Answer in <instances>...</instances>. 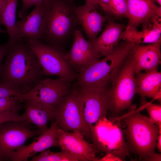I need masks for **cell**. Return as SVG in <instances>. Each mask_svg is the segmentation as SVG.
Returning a JSON list of instances; mask_svg holds the SVG:
<instances>
[{
	"instance_id": "cell-29",
	"label": "cell",
	"mask_w": 161,
	"mask_h": 161,
	"mask_svg": "<svg viewBox=\"0 0 161 161\" xmlns=\"http://www.w3.org/2000/svg\"><path fill=\"white\" fill-rule=\"evenodd\" d=\"M46 0H22V5L18 13V16L21 18L27 15L28 9L34 5L44 2Z\"/></svg>"
},
{
	"instance_id": "cell-18",
	"label": "cell",
	"mask_w": 161,
	"mask_h": 161,
	"mask_svg": "<svg viewBox=\"0 0 161 161\" xmlns=\"http://www.w3.org/2000/svg\"><path fill=\"white\" fill-rule=\"evenodd\" d=\"M44 14L43 2L35 5L31 13L22 20L16 21L17 31L20 40L30 42L40 40Z\"/></svg>"
},
{
	"instance_id": "cell-6",
	"label": "cell",
	"mask_w": 161,
	"mask_h": 161,
	"mask_svg": "<svg viewBox=\"0 0 161 161\" xmlns=\"http://www.w3.org/2000/svg\"><path fill=\"white\" fill-rule=\"evenodd\" d=\"M90 126L93 145L97 151L110 154L119 160L126 161L129 149L121 125L118 117L109 116Z\"/></svg>"
},
{
	"instance_id": "cell-32",
	"label": "cell",
	"mask_w": 161,
	"mask_h": 161,
	"mask_svg": "<svg viewBox=\"0 0 161 161\" xmlns=\"http://www.w3.org/2000/svg\"><path fill=\"white\" fill-rule=\"evenodd\" d=\"M161 155L160 154H157L154 153L148 156L144 161H161Z\"/></svg>"
},
{
	"instance_id": "cell-38",
	"label": "cell",
	"mask_w": 161,
	"mask_h": 161,
	"mask_svg": "<svg viewBox=\"0 0 161 161\" xmlns=\"http://www.w3.org/2000/svg\"><path fill=\"white\" fill-rule=\"evenodd\" d=\"M155 2H157L160 6L161 5V0H154Z\"/></svg>"
},
{
	"instance_id": "cell-20",
	"label": "cell",
	"mask_w": 161,
	"mask_h": 161,
	"mask_svg": "<svg viewBox=\"0 0 161 161\" xmlns=\"http://www.w3.org/2000/svg\"><path fill=\"white\" fill-rule=\"evenodd\" d=\"M125 28L124 24L116 23L110 18L101 35L90 41L101 56H105L110 53L118 44Z\"/></svg>"
},
{
	"instance_id": "cell-22",
	"label": "cell",
	"mask_w": 161,
	"mask_h": 161,
	"mask_svg": "<svg viewBox=\"0 0 161 161\" xmlns=\"http://www.w3.org/2000/svg\"><path fill=\"white\" fill-rule=\"evenodd\" d=\"M136 94L141 97H148L160 101L161 73L157 69L136 74Z\"/></svg>"
},
{
	"instance_id": "cell-14",
	"label": "cell",
	"mask_w": 161,
	"mask_h": 161,
	"mask_svg": "<svg viewBox=\"0 0 161 161\" xmlns=\"http://www.w3.org/2000/svg\"><path fill=\"white\" fill-rule=\"evenodd\" d=\"M58 121L52 122L50 127L28 145H23L11 154L10 160L27 161L28 158L38 152H41L52 147H59L57 139Z\"/></svg>"
},
{
	"instance_id": "cell-21",
	"label": "cell",
	"mask_w": 161,
	"mask_h": 161,
	"mask_svg": "<svg viewBox=\"0 0 161 161\" xmlns=\"http://www.w3.org/2000/svg\"><path fill=\"white\" fill-rule=\"evenodd\" d=\"M161 17L142 24L141 31L137 28L126 27L123 32L122 39L134 43H153L161 39Z\"/></svg>"
},
{
	"instance_id": "cell-7",
	"label": "cell",
	"mask_w": 161,
	"mask_h": 161,
	"mask_svg": "<svg viewBox=\"0 0 161 161\" xmlns=\"http://www.w3.org/2000/svg\"><path fill=\"white\" fill-rule=\"evenodd\" d=\"M58 128L66 132H80L84 137H92L91 129L84 117L83 103L78 89L70 88L55 108Z\"/></svg>"
},
{
	"instance_id": "cell-8",
	"label": "cell",
	"mask_w": 161,
	"mask_h": 161,
	"mask_svg": "<svg viewBox=\"0 0 161 161\" xmlns=\"http://www.w3.org/2000/svg\"><path fill=\"white\" fill-rule=\"evenodd\" d=\"M37 58L44 75H56L70 82L78 74L71 68L60 47L38 40L26 42Z\"/></svg>"
},
{
	"instance_id": "cell-11",
	"label": "cell",
	"mask_w": 161,
	"mask_h": 161,
	"mask_svg": "<svg viewBox=\"0 0 161 161\" xmlns=\"http://www.w3.org/2000/svg\"><path fill=\"white\" fill-rule=\"evenodd\" d=\"M79 87L78 89L83 103L85 118L89 126L106 118L109 106L107 89L92 86Z\"/></svg>"
},
{
	"instance_id": "cell-37",
	"label": "cell",
	"mask_w": 161,
	"mask_h": 161,
	"mask_svg": "<svg viewBox=\"0 0 161 161\" xmlns=\"http://www.w3.org/2000/svg\"><path fill=\"white\" fill-rule=\"evenodd\" d=\"M1 25L0 24V33H7V30H4L2 29L1 27Z\"/></svg>"
},
{
	"instance_id": "cell-2",
	"label": "cell",
	"mask_w": 161,
	"mask_h": 161,
	"mask_svg": "<svg viewBox=\"0 0 161 161\" xmlns=\"http://www.w3.org/2000/svg\"><path fill=\"white\" fill-rule=\"evenodd\" d=\"M41 39L47 44L60 45L74 33L80 24L75 0H46Z\"/></svg>"
},
{
	"instance_id": "cell-36",
	"label": "cell",
	"mask_w": 161,
	"mask_h": 161,
	"mask_svg": "<svg viewBox=\"0 0 161 161\" xmlns=\"http://www.w3.org/2000/svg\"><path fill=\"white\" fill-rule=\"evenodd\" d=\"M89 1H92L94 3H96V4L99 5L105 11V8L104 7V6L98 0H88Z\"/></svg>"
},
{
	"instance_id": "cell-35",
	"label": "cell",
	"mask_w": 161,
	"mask_h": 161,
	"mask_svg": "<svg viewBox=\"0 0 161 161\" xmlns=\"http://www.w3.org/2000/svg\"><path fill=\"white\" fill-rule=\"evenodd\" d=\"M98 0L104 6L105 8V11L106 12V10L107 6L108 4V3L109 2L110 0Z\"/></svg>"
},
{
	"instance_id": "cell-30",
	"label": "cell",
	"mask_w": 161,
	"mask_h": 161,
	"mask_svg": "<svg viewBox=\"0 0 161 161\" xmlns=\"http://www.w3.org/2000/svg\"><path fill=\"white\" fill-rule=\"evenodd\" d=\"M8 121L24 122L21 115L10 112L0 113V124Z\"/></svg>"
},
{
	"instance_id": "cell-33",
	"label": "cell",
	"mask_w": 161,
	"mask_h": 161,
	"mask_svg": "<svg viewBox=\"0 0 161 161\" xmlns=\"http://www.w3.org/2000/svg\"><path fill=\"white\" fill-rule=\"evenodd\" d=\"M157 146L158 149L161 152V134H159L157 140Z\"/></svg>"
},
{
	"instance_id": "cell-16",
	"label": "cell",
	"mask_w": 161,
	"mask_h": 161,
	"mask_svg": "<svg viewBox=\"0 0 161 161\" xmlns=\"http://www.w3.org/2000/svg\"><path fill=\"white\" fill-rule=\"evenodd\" d=\"M99 5L91 1L86 0L82 6H76L75 12L80 24L91 41L97 37L104 23L110 18L103 16L96 10Z\"/></svg>"
},
{
	"instance_id": "cell-12",
	"label": "cell",
	"mask_w": 161,
	"mask_h": 161,
	"mask_svg": "<svg viewBox=\"0 0 161 161\" xmlns=\"http://www.w3.org/2000/svg\"><path fill=\"white\" fill-rule=\"evenodd\" d=\"M57 139L61 151L80 159L81 161H99L97 151L93 144L88 142L83 134L78 131L66 132L58 129Z\"/></svg>"
},
{
	"instance_id": "cell-28",
	"label": "cell",
	"mask_w": 161,
	"mask_h": 161,
	"mask_svg": "<svg viewBox=\"0 0 161 161\" xmlns=\"http://www.w3.org/2000/svg\"><path fill=\"white\" fill-rule=\"evenodd\" d=\"M22 95L20 92L10 86L0 82V98Z\"/></svg>"
},
{
	"instance_id": "cell-3",
	"label": "cell",
	"mask_w": 161,
	"mask_h": 161,
	"mask_svg": "<svg viewBox=\"0 0 161 161\" xmlns=\"http://www.w3.org/2000/svg\"><path fill=\"white\" fill-rule=\"evenodd\" d=\"M134 107L118 118L121 125L129 153L144 161L155 152L159 135V127Z\"/></svg>"
},
{
	"instance_id": "cell-15",
	"label": "cell",
	"mask_w": 161,
	"mask_h": 161,
	"mask_svg": "<svg viewBox=\"0 0 161 161\" xmlns=\"http://www.w3.org/2000/svg\"><path fill=\"white\" fill-rule=\"evenodd\" d=\"M161 39L151 44H134L130 52L134 63L135 74L157 69L161 63Z\"/></svg>"
},
{
	"instance_id": "cell-5",
	"label": "cell",
	"mask_w": 161,
	"mask_h": 161,
	"mask_svg": "<svg viewBox=\"0 0 161 161\" xmlns=\"http://www.w3.org/2000/svg\"><path fill=\"white\" fill-rule=\"evenodd\" d=\"M134 63L130 52L108 89L110 117H119L122 112L136 107L132 101L136 93Z\"/></svg>"
},
{
	"instance_id": "cell-9",
	"label": "cell",
	"mask_w": 161,
	"mask_h": 161,
	"mask_svg": "<svg viewBox=\"0 0 161 161\" xmlns=\"http://www.w3.org/2000/svg\"><path fill=\"white\" fill-rule=\"evenodd\" d=\"M42 132L24 122L8 121L0 124V161L10 160L12 153L30 138Z\"/></svg>"
},
{
	"instance_id": "cell-25",
	"label": "cell",
	"mask_w": 161,
	"mask_h": 161,
	"mask_svg": "<svg viewBox=\"0 0 161 161\" xmlns=\"http://www.w3.org/2000/svg\"><path fill=\"white\" fill-rule=\"evenodd\" d=\"M106 12L117 17L128 18V13L126 0H110Z\"/></svg>"
},
{
	"instance_id": "cell-19",
	"label": "cell",
	"mask_w": 161,
	"mask_h": 161,
	"mask_svg": "<svg viewBox=\"0 0 161 161\" xmlns=\"http://www.w3.org/2000/svg\"><path fill=\"white\" fill-rule=\"evenodd\" d=\"M24 111L21 115L24 122L35 125L42 133L48 129L49 121L55 120L54 110L35 100L24 99Z\"/></svg>"
},
{
	"instance_id": "cell-23",
	"label": "cell",
	"mask_w": 161,
	"mask_h": 161,
	"mask_svg": "<svg viewBox=\"0 0 161 161\" xmlns=\"http://www.w3.org/2000/svg\"><path fill=\"white\" fill-rule=\"evenodd\" d=\"M18 0H7L0 16V24L6 27L9 36L7 42L11 45L20 40L16 26V14Z\"/></svg>"
},
{
	"instance_id": "cell-34",
	"label": "cell",
	"mask_w": 161,
	"mask_h": 161,
	"mask_svg": "<svg viewBox=\"0 0 161 161\" xmlns=\"http://www.w3.org/2000/svg\"><path fill=\"white\" fill-rule=\"evenodd\" d=\"M7 0H0V16Z\"/></svg>"
},
{
	"instance_id": "cell-27",
	"label": "cell",
	"mask_w": 161,
	"mask_h": 161,
	"mask_svg": "<svg viewBox=\"0 0 161 161\" xmlns=\"http://www.w3.org/2000/svg\"><path fill=\"white\" fill-rule=\"evenodd\" d=\"M140 109L145 108L149 116L150 121L158 126L161 124V106L147 102L145 97H141Z\"/></svg>"
},
{
	"instance_id": "cell-1",
	"label": "cell",
	"mask_w": 161,
	"mask_h": 161,
	"mask_svg": "<svg viewBox=\"0 0 161 161\" xmlns=\"http://www.w3.org/2000/svg\"><path fill=\"white\" fill-rule=\"evenodd\" d=\"M44 74L27 43L18 41L10 45L0 74V82L25 94L42 80Z\"/></svg>"
},
{
	"instance_id": "cell-31",
	"label": "cell",
	"mask_w": 161,
	"mask_h": 161,
	"mask_svg": "<svg viewBox=\"0 0 161 161\" xmlns=\"http://www.w3.org/2000/svg\"><path fill=\"white\" fill-rule=\"evenodd\" d=\"M10 47L7 43L4 45L0 44V74L2 69L3 62Z\"/></svg>"
},
{
	"instance_id": "cell-13",
	"label": "cell",
	"mask_w": 161,
	"mask_h": 161,
	"mask_svg": "<svg viewBox=\"0 0 161 161\" xmlns=\"http://www.w3.org/2000/svg\"><path fill=\"white\" fill-rule=\"evenodd\" d=\"M73 35L72 46L70 51L66 53V57L71 68L78 74L100 59L101 56L90 42L85 39L80 31L76 30Z\"/></svg>"
},
{
	"instance_id": "cell-10",
	"label": "cell",
	"mask_w": 161,
	"mask_h": 161,
	"mask_svg": "<svg viewBox=\"0 0 161 161\" xmlns=\"http://www.w3.org/2000/svg\"><path fill=\"white\" fill-rule=\"evenodd\" d=\"M70 81L62 78L43 79L27 93L17 96L22 102L26 99L36 100L54 110L69 92Z\"/></svg>"
},
{
	"instance_id": "cell-4",
	"label": "cell",
	"mask_w": 161,
	"mask_h": 161,
	"mask_svg": "<svg viewBox=\"0 0 161 161\" xmlns=\"http://www.w3.org/2000/svg\"><path fill=\"white\" fill-rule=\"evenodd\" d=\"M134 44L124 40L103 59L78 74L76 78L79 86L107 88L120 70Z\"/></svg>"
},
{
	"instance_id": "cell-26",
	"label": "cell",
	"mask_w": 161,
	"mask_h": 161,
	"mask_svg": "<svg viewBox=\"0 0 161 161\" xmlns=\"http://www.w3.org/2000/svg\"><path fill=\"white\" fill-rule=\"evenodd\" d=\"M22 103L17 96L0 98V113L18 114L22 107Z\"/></svg>"
},
{
	"instance_id": "cell-24",
	"label": "cell",
	"mask_w": 161,
	"mask_h": 161,
	"mask_svg": "<svg viewBox=\"0 0 161 161\" xmlns=\"http://www.w3.org/2000/svg\"><path fill=\"white\" fill-rule=\"evenodd\" d=\"M31 161H81L75 156L61 151L53 152L49 149L40 152L38 156L35 155Z\"/></svg>"
},
{
	"instance_id": "cell-17",
	"label": "cell",
	"mask_w": 161,
	"mask_h": 161,
	"mask_svg": "<svg viewBox=\"0 0 161 161\" xmlns=\"http://www.w3.org/2000/svg\"><path fill=\"white\" fill-rule=\"evenodd\" d=\"M128 16L126 27L137 28L141 24L161 17V7L157 6L154 0H126Z\"/></svg>"
}]
</instances>
